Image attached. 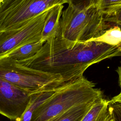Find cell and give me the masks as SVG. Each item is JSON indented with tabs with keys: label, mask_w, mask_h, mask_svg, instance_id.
Listing matches in <instances>:
<instances>
[{
	"label": "cell",
	"mask_w": 121,
	"mask_h": 121,
	"mask_svg": "<svg viewBox=\"0 0 121 121\" xmlns=\"http://www.w3.org/2000/svg\"><path fill=\"white\" fill-rule=\"evenodd\" d=\"M117 56H121L120 45H111L98 41L78 42L68 48L57 28L36 54L18 62L33 69L60 76L65 82L69 83L83 77L91 65Z\"/></svg>",
	"instance_id": "1"
},
{
	"label": "cell",
	"mask_w": 121,
	"mask_h": 121,
	"mask_svg": "<svg viewBox=\"0 0 121 121\" xmlns=\"http://www.w3.org/2000/svg\"><path fill=\"white\" fill-rule=\"evenodd\" d=\"M109 26L97 6L79 10L69 5L62 11L58 29L65 45L71 48L99 37Z\"/></svg>",
	"instance_id": "2"
},
{
	"label": "cell",
	"mask_w": 121,
	"mask_h": 121,
	"mask_svg": "<svg viewBox=\"0 0 121 121\" xmlns=\"http://www.w3.org/2000/svg\"><path fill=\"white\" fill-rule=\"evenodd\" d=\"M84 76L58 89L34 111L31 121H48L73 106L103 97L102 91Z\"/></svg>",
	"instance_id": "3"
},
{
	"label": "cell",
	"mask_w": 121,
	"mask_h": 121,
	"mask_svg": "<svg viewBox=\"0 0 121 121\" xmlns=\"http://www.w3.org/2000/svg\"><path fill=\"white\" fill-rule=\"evenodd\" d=\"M0 78L31 94L55 91L70 83L60 76L25 66L6 56L0 57Z\"/></svg>",
	"instance_id": "4"
},
{
	"label": "cell",
	"mask_w": 121,
	"mask_h": 121,
	"mask_svg": "<svg viewBox=\"0 0 121 121\" xmlns=\"http://www.w3.org/2000/svg\"><path fill=\"white\" fill-rule=\"evenodd\" d=\"M69 0H20L3 19L0 32L21 29L32 18L57 5Z\"/></svg>",
	"instance_id": "5"
},
{
	"label": "cell",
	"mask_w": 121,
	"mask_h": 121,
	"mask_svg": "<svg viewBox=\"0 0 121 121\" xmlns=\"http://www.w3.org/2000/svg\"><path fill=\"white\" fill-rule=\"evenodd\" d=\"M32 95L0 78V114L12 121L19 119Z\"/></svg>",
	"instance_id": "6"
},
{
	"label": "cell",
	"mask_w": 121,
	"mask_h": 121,
	"mask_svg": "<svg viewBox=\"0 0 121 121\" xmlns=\"http://www.w3.org/2000/svg\"><path fill=\"white\" fill-rule=\"evenodd\" d=\"M50 9L32 18L14 35L1 43L0 57L23 45L40 41L45 19Z\"/></svg>",
	"instance_id": "7"
},
{
	"label": "cell",
	"mask_w": 121,
	"mask_h": 121,
	"mask_svg": "<svg viewBox=\"0 0 121 121\" xmlns=\"http://www.w3.org/2000/svg\"><path fill=\"white\" fill-rule=\"evenodd\" d=\"M110 112V100L101 97L94 101L80 121H105Z\"/></svg>",
	"instance_id": "8"
},
{
	"label": "cell",
	"mask_w": 121,
	"mask_h": 121,
	"mask_svg": "<svg viewBox=\"0 0 121 121\" xmlns=\"http://www.w3.org/2000/svg\"><path fill=\"white\" fill-rule=\"evenodd\" d=\"M63 8V5H57L50 9L42 33L41 41L43 43H44L52 37L57 30L62 15Z\"/></svg>",
	"instance_id": "9"
},
{
	"label": "cell",
	"mask_w": 121,
	"mask_h": 121,
	"mask_svg": "<svg viewBox=\"0 0 121 121\" xmlns=\"http://www.w3.org/2000/svg\"><path fill=\"white\" fill-rule=\"evenodd\" d=\"M43 43L41 40L27 43L12 50L3 56H7L17 62L26 60L36 54Z\"/></svg>",
	"instance_id": "10"
},
{
	"label": "cell",
	"mask_w": 121,
	"mask_h": 121,
	"mask_svg": "<svg viewBox=\"0 0 121 121\" xmlns=\"http://www.w3.org/2000/svg\"><path fill=\"white\" fill-rule=\"evenodd\" d=\"M95 100L73 106L48 121H80Z\"/></svg>",
	"instance_id": "11"
},
{
	"label": "cell",
	"mask_w": 121,
	"mask_h": 121,
	"mask_svg": "<svg viewBox=\"0 0 121 121\" xmlns=\"http://www.w3.org/2000/svg\"><path fill=\"white\" fill-rule=\"evenodd\" d=\"M57 90L33 94L28 107L23 113L21 118L16 121H31L33 112L36 108L52 96Z\"/></svg>",
	"instance_id": "12"
},
{
	"label": "cell",
	"mask_w": 121,
	"mask_h": 121,
	"mask_svg": "<svg viewBox=\"0 0 121 121\" xmlns=\"http://www.w3.org/2000/svg\"><path fill=\"white\" fill-rule=\"evenodd\" d=\"M92 41L103 42L111 45H121V27L117 25L111 26L101 35Z\"/></svg>",
	"instance_id": "13"
},
{
	"label": "cell",
	"mask_w": 121,
	"mask_h": 121,
	"mask_svg": "<svg viewBox=\"0 0 121 121\" xmlns=\"http://www.w3.org/2000/svg\"><path fill=\"white\" fill-rule=\"evenodd\" d=\"M97 7L104 16H110L121 9V0H100Z\"/></svg>",
	"instance_id": "14"
},
{
	"label": "cell",
	"mask_w": 121,
	"mask_h": 121,
	"mask_svg": "<svg viewBox=\"0 0 121 121\" xmlns=\"http://www.w3.org/2000/svg\"><path fill=\"white\" fill-rule=\"evenodd\" d=\"M100 0H69L68 4L79 10L86 9L92 6H97Z\"/></svg>",
	"instance_id": "15"
},
{
	"label": "cell",
	"mask_w": 121,
	"mask_h": 121,
	"mask_svg": "<svg viewBox=\"0 0 121 121\" xmlns=\"http://www.w3.org/2000/svg\"><path fill=\"white\" fill-rule=\"evenodd\" d=\"M104 20L110 26L117 25L121 27V9L112 15L104 16Z\"/></svg>",
	"instance_id": "16"
},
{
	"label": "cell",
	"mask_w": 121,
	"mask_h": 121,
	"mask_svg": "<svg viewBox=\"0 0 121 121\" xmlns=\"http://www.w3.org/2000/svg\"><path fill=\"white\" fill-rule=\"evenodd\" d=\"M110 104L121 114V102H112L110 101Z\"/></svg>",
	"instance_id": "17"
},
{
	"label": "cell",
	"mask_w": 121,
	"mask_h": 121,
	"mask_svg": "<svg viewBox=\"0 0 121 121\" xmlns=\"http://www.w3.org/2000/svg\"><path fill=\"white\" fill-rule=\"evenodd\" d=\"M110 114L105 121H117V119H116V118L114 115L112 108L111 106L110 105Z\"/></svg>",
	"instance_id": "18"
},
{
	"label": "cell",
	"mask_w": 121,
	"mask_h": 121,
	"mask_svg": "<svg viewBox=\"0 0 121 121\" xmlns=\"http://www.w3.org/2000/svg\"><path fill=\"white\" fill-rule=\"evenodd\" d=\"M116 72L117 73V74L118 75V82H119V85L121 88V65L117 68V69L116 70Z\"/></svg>",
	"instance_id": "19"
},
{
	"label": "cell",
	"mask_w": 121,
	"mask_h": 121,
	"mask_svg": "<svg viewBox=\"0 0 121 121\" xmlns=\"http://www.w3.org/2000/svg\"><path fill=\"white\" fill-rule=\"evenodd\" d=\"M110 105L111 106V107L112 108L113 112L114 115L116 119H117V121H121V114L118 111H117L116 109H115L113 107H112L111 104H110Z\"/></svg>",
	"instance_id": "20"
},
{
	"label": "cell",
	"mask_w": 121,
	"mask_h": 121,
	"mask_svg": "<svg viewBox=\"0 0 121 121\" xmlns=\"http://www.w3.org/2000/svg\"><path fill=\"white\" fill-rule=\"evenodd\" d=\"M112 102H121V93L120 92L118 95L113 97L111 100H110Z\"/></svg>",
	"instance_id": "21"
},
{
	"label": "cell",
	"mask_w": 121,
	"mask_h": 121,
	"mask_svg": "<svg viewBox=\"0 0 121 121\" xmlns=\"http://www.w3.org/2000/svg\"><path fill=\"white\" fill-rule=\"evenodd\" d=\"M3 1H3V0H0V5L3 3Z\"/></svg>",
	"instance_id": "22"
},
{
	"label": "cell",
	"mask_w": 121,
	"mask_h": 121,
	"mask_svg": "<svg viewBox=\"0 0 121 121\" xmlns=\"http://www.w3.org/2000/svg\"><path fill=\"white\" fill-rule=\"evenodd\" d=\"M120 46H121V45H120Z\"/></svg>",
	"instance_id": "23"
},
{
	"label": "cell",
	"mask_w": 121,
	"mask_h": 121,
	"mask_svg": "<svg viewBox=\"0 0 121 121\" xmlns=\"http://www.w3.org/2000/svg\"><path fill=\"white\" fill-rule=\"evenodd\" d=\"M3 0V1H4V0Z\"/></svg>",
	"instance_id": "24"
}]
</instances>
